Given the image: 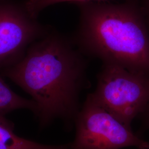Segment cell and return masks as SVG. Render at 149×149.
I'll return each mask as SVG.
<instances>
[{
  "mask_svg": "<svg viewBox=\"0 0 149 149\" xmlns=\"http://www.w3.org/2000/svg\"><path fill=\"white\" fill-rule=\"evenodd\" d=\"M71 149H149V143L134 133L90 94L76 120Z\"/></svg>",
  "mask_w": 149,
  "mask_h": 149,
  "instance_id": "277c9868",
  "label": "cell"
},
{
  "mask_svg": "<svg viewBox=\"0 0 149 149\" xmlns=\"http://www.w3.org/2000/svg\"><path fill=\"white\" fill-rule=\"evenodd\" d=\"M76 5L80 18L72 40L82 53L149 76V30L139 1Z\"/></svg>",
  "mask_w": 149,
  "mask_h": 149,
  "instance_id": "7a4b0ae2",
  "label": "cell"
},
{
  "mask_svg": "<svg viewBox=\"0 0 149 149\" xmlns=\"http://www.w3.org/2000/svg\"><path fill=\"white\" fill-rule=\"evenodd\" d=\"M105 0H26L24 1L28 11L32 16L38 18L39 13L50 6L62 2H71L76 4L90 1H103Z\"/></svg>",
  "mask_w": 149,
  "mask_h": 149,
  "instance_id": "ba28073f",
  "label": "cell"
},
{
  "mask_svg": "<svg viewBox=\"0 0 149 149\" xmlns=\"http://www.w3.org/2000/svg\"><path fill=\"white\" fill-rule=\"evenodd\" d=\"M21 109H29L34 113L36 105L32 99L25 98L15 93L0 75V114L5 116Z\"/></svg>",
  "mask_w": 149,
  "mask_h": 149,
  "instance_id": "52a82bcc",
  "label": "cell"
},
{
  "mask_svg": "<svg viewBox=\"0 0 149 149\" xmlns=\"http://www.w3.org/2000/svg\"></svg>",
  "mask_w": 149,
  "mask_h": 149,
  "instance_id": "8fae6325",
  "label": "cell"
},
{
  "mask_svg": "<svg viewBox=\"0 0 149 149\" xmlns=\"http://www.w3.org/2000/svg\"><path fill=\"white\" fill-rule=\"evenodd\" d=\"M84 55L72 39L52 29L0 75L31 96L36 105L34 114L44 125L75 114L86 70Z\"/></svg>",
  "mask_w": 149,
  "mask_h": 149,
  "instance_id": "6da1fadb",
  "label": "cell"
},
{
  "mask_svg": "<svg viewBox=\"0 0 149 149\" xmlns=\"http://www.w3.org/2000/svg\"><path fill=\"white\" fill-rule=\"evenodd\" d=\"M140 116L144 117L145 124L149 128V103L145 111Z\"/></svg>",
  "mask_w": 149,
  "mask_h": 149,
  "instance_id": "30bf717a",
  "label": "cell"
},
{
  "mask_svg": "<svg viewBox=\"0 0 149 149\" xmlns=\"http://www.w3.org/2000/svg\"><path fill=\"white\" fill-rule=\"evenodd\" d=\"M51 30L32 16L24 2L0 0V74L18 63L32 44Z\"/></svg>",
  "mask_w": 149,
  "mask_h": 149,
  "instance_id": "5b68a950",
  "label": "cell"
},
{
  "mask_svg": "<svg viewBox=\"0 0 149 149\" xmlns=\"http://www.w3.org/2000/svg\"><path fill=\"white\" fill-rule=\"evenodd\" d=\"M140 3L149 30V0H141Z\"/></svg>",
  "mask_w": 149,
  "mask_h": 149,
  "instance_id": "9c48e42d",
  "label": "cell"
},
{
  "mask_svg": "<svg viewBox=\"0 0 149 149\" xmlns=\"http://www.w3.org/2000/svg\"><path fill=\"white\" fill-rule=\"evenodd\" d=\"M92 94L113 116L130 127L149 104V76L103 63L96 91Z\"/></svg>",
  "mask_w": 149,
  "mask_h": 149,
  "instance_id": "3957f363",
  "label": "cell"
},
{
  "mask_svg": "<svg viewBox=\"0 0 149 149\" xmlns=\"http://www.w3.org/2000/svg\"><path fill=\"white\" fill-rule=\"evenodd\" d=\"M70 149V145H46L22 138L15 133L13 123L0 114V149Z\"/></svg>",
  "mask_w": 149,
  "mask_h": 149,
  "instance_id": "8992f818",
  "label": "cell"
}]
</instances>
